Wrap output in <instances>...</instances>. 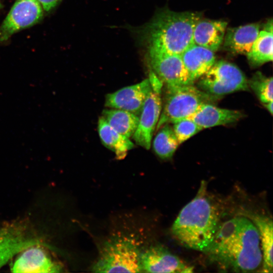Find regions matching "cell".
Masks as SVG:
<instances>
[{
	"label": "cell",
	"mask_w": 273,
	"mask_h": 273,
	"mask_svg": "<svg viewBox=\"0 0 273 273\" xmlns=\"http://www.w3.org/2000/svg\"><path fill=\"white\" fill-rule=\"evenodd\" d=\"M205 253L223 270L250 272L262 264L258 231L245 215L222 221Z\"/></svg>",
	"instance_id": "1"
},
{
	"label": "cell",
	"mask_w": 273,
	"mask_h": 273,
	"mask_svg": "<svg viewBox=\"0 0 273 273\" xmlns=\"http://www.w3.org/2000/svg\"><path fill=\"white\" fill-rule=\"evenodd\" d=\"M220 204L201 183L196 196L179 212L171 233L184 247L206 253L212 245L221 221Z\"/></svg>",
	"instance_id": "2"
},
{
	"label": "cell",
	"mask_w": 273,
	"mask_h": 273,
	"mask_svg": "<svg viewBox=\"0 0 273 273\" xmlns=\"http://www.w3.org/2000/svg\"><path fill=\"white\" fill-rule=\"evenodd\" d=\"M200 19L196 12L161 10L139 30V35L148 48L181 55L194 43V28Z\"/></svg>",
	"instance_id": "3"
},
{
	"label": "cell",
	"mask_w": 273,
	"mask_h": 273,
	"mask_svg": "<svg viewBox=\"0 0 273 273\" xmlns=\"http://www.w3.org/2000/svg\"><path fill=\"white\" fill-rule=\"evenodd\" d=\"M142 252L131 236H115L101 246L98 259L92 266L95 272H142Z\"/></svg>",
	"instance_id": "4"
},
{
	"label": "cell",
	"mask_w": 273,
	"mask_h": 273,
	"mask_svg": "<svg viewBox=\"0 0 273 273\" xmlns=\"http://www.w3.org/2000/svg\"><path fill=\"white\" fill-rule=\"evenodd\" d=\"M163 109L156 126L174 123L193 114L204 103H210L217 97L210 95L193 84L166 87Z\"/></svg>",
	"instance_id": "5"
},
{
	"label": "cell",
	"mask_w": 273,
	"mask_h": 273,
	"mask_svg": "<svg viewBox=\"0 0 273 273\" xmlns=\"http://www.w3.org/2000/svg\"><path fill=\"white\" fill-rule=\"evenodd\" d=\"M199 88L215 97L248 89V80L235 65L224 61L215 62L198 82Z\"/></svg>",
	"instance_id": "6"
},
{
	"label": "cell",
	"mask_w": 273,
	"mask_h": 273,
	"mask_svg": "<svg viewBox=\"0 0 273 273\" xmlns=\"http://www.w3.org/2000/svg\"><path fill=\"white\" fill-rule=\"evenodd\" d=\"M148 57L153 72L166 87L193 84L181 55L148 48Z\"/></svg>",
	"instance_id": "7"
},
{
	"label": "cell",
	"mask_w": 273,
	"mask_h": 273,
	"mask_svg": "<svg viewBox=\"0 0 273 273\" xmlns=\"http://www.w3.org/2000/svg\"><path fill=\"white\" fill-rule=\"evenodd\" d=\"M43 9L37 0H17L0 26V42L31 27L42 18Z\"/></svg>",
	"instance_id": "8"
},
{
	"label": "cell",
	"mask_w": 273,
	"mask_h": 273,
	"mask_svg": "<svg viewBox=\"0 0 273 273\" xmlns=\"http://www.w3.org/2000/svg\"><path fill=\"white\" fill-rule=\"evenodd\" d=\"M140 262L143 272H192L189 265L163 245H152L141 253Z\"/></svg>",
	"instance_id": "9"
},
{
	"label": "cell",
	"mask_w": 273,
	"mask_h": 273,
	"mask_svg": "<svg viewBox=\"0 0 273 273\" xmlns=\"http://www.w3.org/2000/svg\"><path fill=\"white\" fill-rule=\"evenodd\" d=\"M40 244L38 239L29 236L26 225L21 222L14 221L1 226L0 269L18 253Z\"/></svg>",
	"instance_id": "10"
},
{
	"label": "cell",
	"mask_w": 273,
	"mask_h": 273,
	"mask_svg": "<svg viewBox=\"0 0 273 273\" xmlns=\"http://www.w3.org/2000/svg\"><path fill=\"white\" fill-rule=\"evenodd\" d=\"M152 90L148 78L137 84L107 94L105 106L129 111L139 116L145 100Z\"/></svg>",
	"instance_id": "11"
},
{
	"label": "cell",
	"mask_w": 273,
	"mask_h": 273,
	"mask_svg": "<svg viewBox=\"0 0 273 273\" xmlns=\"http://www.w3.org/2000/svg\"><path fill=\"white\" fill-rule=\"evenodd\" d=\"M161 110L160 94L152 90L145 100L139 115L138 126L132 136L137 145L147 150L150 148Z\"/></svg>",
	"instance_id": "12"
},
{
	"label": "cell",
	"mask_w": 273,
	"mask_h": 273,
	"mask_svg": "<svg viewBox=\"0 0 273 273\" xmlns=\"http://www.w3.org/2000/svg\"><path fill=\"white\" fill-rule=\"evenodd\" d=\"M12 268L13 272H60L62 266L40 247L33 246L21 252Z\"/></svg>",
	"instance_id": "13"
},
{
	"label": "cell",
	"mask_w": 273,
	"mask_h": 273,
	"mask_svg": "<svg viewBox=\"0 0 273 273\" xmlns=\"http://www.w3.org/2000/svg\"><path fill=\"white\" fill-rule=\"evenodd\" d=\"M243 116L239 111L218 108L207 103L202 104L193 114L186 119L192 120L203 129L233 123Z\"/></svg>",
	"instance_id": "14"
},
{
	"label": "cell",
	"mask_w": 273,
	"mask_h": 273,
	"mask_svg": "<svg viewBox=\"0 0 273 273\" xmlns=\"http://www.w3.org/2000/svg\"><path fill=\"white\" fill-rule=\"evenodd\" d=\"M227 24L224 21L200 19L194 28V43L216 51L223 42Z\"/></svg>",
	"instance_id": "15"
},
{
	"label": "cell",
	"mask_w": 273,
	"mask_h": 273,
	"mask_svg": "<svg viewBox=\"0 0 273 273\" xmlns=\"http://www.w3.org/2000/svg\"><path fill=\"white\" fill-rule=\"evenodd\" d=\"M260 25L251 23L227 30L223 38L224 49L234 54L246 55L256 38Z\"/></svg>",
	"instance_id": "16"
},
{
	"label": "cell",
	"mask_w": 273,
	"mask_h": 273,
	"mask_svg": "<svg viewBox=\"0 0 273 273\" xmlns=\"http://www.w3.org/2000/svg\"><path fill=\"white\" fill-rule=\"evenodd\" d=\"M181 57L194 82L205 74L215 62L213 51L195 43L188 48Z\"/></svg>",
	"instance_id": "17"
},
{
	"label": "cell",
	"mask_w": 273,
	"mask_h": 273,
	"mask_svg": "<svg viewBox=\"0 0 273 273\" xmlns=\"http://www.w3.org/2000/svg\"><path fill=\"white\" fill-rule=\"evenodd\" d=\"M256 226L259 234L262 253L261 272H272V221L260 214L247 215Z\"/></svg>",
	"instance_id": "18"
},
{
	"label": "cell",
	"mask_w": 273,
	"mask_h": 273,
	"mask_svg": "<svg viewBox=\"0 0 273 273\" xmlns=\"http://www.w3.org/2000/svg\"><path fill=\"white\" fill-rule=\"evenodd\" d=\"M246 56L249 64L253 67L272 61V19L260 30Z\"/></svg>",
	"instance_id": "19"
},
{
	"label": "cell",
	"mask_w": 273,
	"mask_h": 273,
	"mask_svg": "<svg viewBox=\"0 0 273 273\" xmlns=\"http://www.w3.org/2000/svg\"><path fill=\"white\" fill-rule=\"evenodd\" d=\"M98 132L102 144L113 151L118 160L124 159L134 145L128 138L112 128L101 116L98 120Z\"/></svg>",
	"instance_id": "20"
},
{
	"label": "cell",
	"mask_w": 273,
	"mask_h": 273,
	"mask_svg": "<svg viewBox=\"0 0 273 273\" xmlns=\"http://www.w3.org/2000/svg\"><path fill=\"white\" fill-rule=\"evenodd\" d=\"M102 116L120 134L128 138L132 136L138 125L139 116L123 110L105 109Z\"/></svg>",
	"instance_id": "21"
},
{
	"label": "cell",
	"mask_w": 273,
	"mask_h": 273,
	"mask_svg": "<svg viewBox=\"0 0 273 273\" xmlns=\"http://www.w3.org/2000/svg\"><path fill=\"white\" fill-rule=\"evenodd\" d=\"M153 143L154 152L160 158H171L179 144L173 128L168 124H165L159 129Z\"/></svg>",
	"instance_id": "22"
},
{
	"label": "cell",
	"mask_w": 273,
	"mask_h": 273,
	"mask_svg": "<svg viewBox=\"0 0 273 273\" xmlns=\"http://www.w3.org/2000/svg\"><path fill=\"white\" fill-rule=\"evenodd\" d=\"M248 86L263 104L272 101V77L256 72L248 81Z\"/></svg>",
	"instance_id": "23"
},
{
	"label": "cell",
	"mask_w": 273,
	"mask_h": 273,
	"mask_svg": "<svg viewBox=\"0 0 273 273\" xmlns=\"http://www.w3.org/2000/svg\"><path fill=\"white\" fill-rule=\"evenodd\" d=\"M173 124L172 128L179 144L184 143L203 129L195 122L186 118Z\"/></svg>",
	"instance_id": "24"
},
{
	"label": "cell",
	"mask_w": 273,
	"mask_h": 273,
	"mask_svg": "<svg viewBox=\"0 0 273 273\" xmlns=\"http://www.w3.org/2000/svg\"><path fill=\"white\" fill-rule=\"evenodd\" d=\"M41 5L43 11L49 12L53 10L60 0H37Z\"/></svg>",
	"instance_id": "25"
},
{
	"label": "cell",
	"mask_w": 273,
	"mask_h": 273,
	"mask_svg": "<svg viewBox=\"0 0 273 273\" xmlns=\"http://www.w3.org/2000/svg\"><path fill=\"white\" fill-rule=\"evenodd\" d=\"M272 104L273 102L271 101L266 103L264 104V106L268 110V111L271 114V115L272 114Z\"/></svg>",
	"instance_id": "26"
},
{
	"label": "cell",
	"mask_w": 273,
	"mask_h": 273,
	"mask_svg": "<svg viewBox=\"0 0 273 273\" xmlns=\"http://www.w3.org/2000/svg\"><path fill=\"white\" fill-rule=\"evenodd\" d=\"M1 1H0V8H1Z\"/></svg>",
	"instance_id": "27"
}]
</instances>
